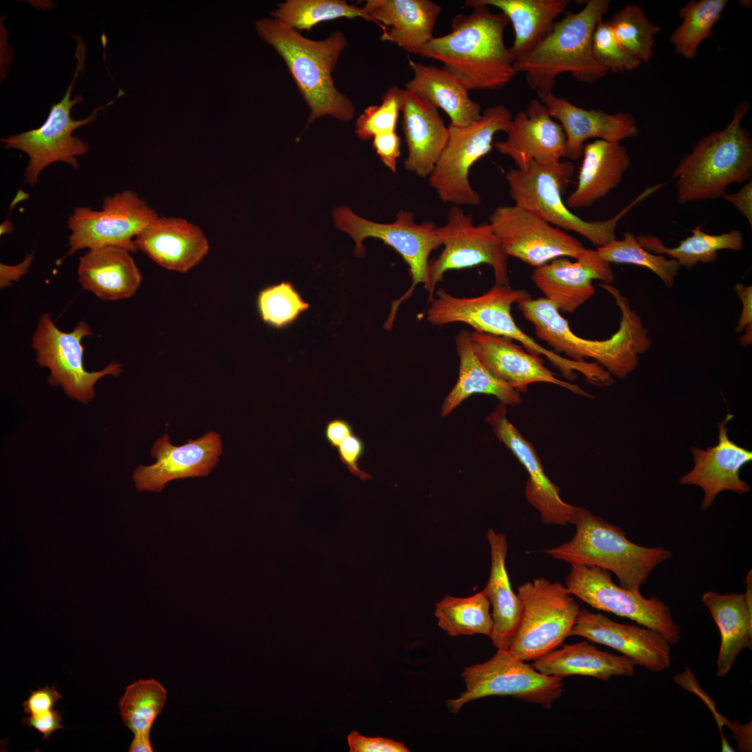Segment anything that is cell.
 Masks as SVG:
<instances>
[{
  "mask_svg": "<svg viewBox=\"0 0 752 752\" xmlns=\"http://www.w3.org/2000/svg\"><path fill=\"white\" fill-rule=\"evenodd\" d=\"M506 133L507 138L493 146L509 156L518 169H526L532 162L551 164L566 157L563 127L540 100L532 99L526 110L512 117Z\"/></svg>",
  "mask_w": 752,
  "mask_h": 752,
  "instance_id": "7402d4cb",
  "label": "cell"
},
{
  "mask_svg": "<svg viewBox=\"0 0 752 752\" xmlns=\"http://www.w3.org/2000/svg\"><path fill=\"white\" fill-rule=\"evenodd\" d=\"M157 216L155 210L132 190L106 196L99 210L77 207L68 220L70 233L66 256L80 250L107 246L135 252L136 237Z\"/></svg>",
  "mask_w": 752,
  "mask_h": 752,
  "instance_id": "9a60e30c",
  "label": "cell"
},
{
  "mask_svg": "<svg viewBox=\"0 0 752 752\" xmlns=\"http://www.w3.org/2000/svg\"><path fill=\"white\" fill-rule=\"evenodd\" d=\"M324 433L329 446L337 448L346 437L354 434V430L351 423L347 420L336 418L327 422Z\"/></svg>",
  "mask_w": 752,
  "mask_h": 752,
  "instance_id": "6f0895ef",
  "label": "cell"
},
{
  "mask_svg": "<svg viewBox=\"0 0 752 752\" xmlns=\"http://www.w3.org/2000/svg\"><path fill=\"white\" fill-rule=\"evenodd\" d=\"M752 571L745 579L744 593H705L702 602L718 626L721 643L717 657V675L725 677L740 652L752 647Z\"/></svg>",
  "mask_w": 752,
  "mask_h": 752,
  "instance_id": "4dcf8cb0",
  "label": "cell"
},
{
  "mask_svg": "<svg viewBox=\"0 0 752 752\" xmlns=\"http://www.w3.org/2000/svg\"><path fill=\"white\" fill-rule=\"evenodd\" d=\"M334 218L336 228L348 233L354 240L355 256L363 257V240L374 237L393 248L408 265L412 284L404 295L391 303L390 313L384 325L385 329L391 330L398 307L412 295L416 286L423 284L429 290V256L432 251L441 246L438 227L432 221L417 224L413 213L403 210L399 211L395 221L391 224L366 219L354 214L347 206L336 208Z\"/></svg>",
  "mask_w": 752,
  "mask_h": 752,
  "instance_id": "ba28073f",
  "label": "cell"
},
{
  "mask_svg": "<svg viewBox=\"0 0 752 752\" xmlns=\"http://www.w3.org/2000/svg\"><path fill=\"white\" fill-rule=\"evenodd\" d=\"M401 112L408 151L405 168L418 176H429L447 143L448 126L445 125L437 108L405 89Z\"/></svg>",
  "mask_w": 752,
  "mask_h": 752,
  "instance_id": "83f0119b",
  "label": "cell"
},
{
  "mask_svg": "<svg viewBox=\"0 0 752 752\" xmlns=\"http://www.w3.org/2000/svg\"><path fill=\"white\" fill-rule=\"evenodd\" d=\"M257 306L265 323L281 329L293 324L310 305L292 283L283 281L260 290Z\"/></svg>",
  "mask_w": 752,
  "mask_h": 752,
  "instance_id": "f6af8a7d",
  "label": "cell"
},
{
  "mask_svg": "<svg viewBox=\"0 0 752 752\" xmlns=\"http://www.w3.org/2000/svg\"><path fill=\"white\" fill-rule=\"evenodd\" d=\"M350 752H408L404 742L381 737H366L357 731L347 736Z\"/></svg>",
  "mask_w": 752,
  "mask_h": 752,
  "instance_id": "c3c4849f",
  "label": "cell"
},
{
  "mask_svg": "<svg viewBox=\"0 0 752 752\" xmlns=\"http://www.w3.org/2000/svg\"><path fill=\"white\" fill-rule=\"evenodd\" d=\"M373 146L382 162L395 173L397 159L400 155V139L396 132H386L374 136Z\"/></svg>",
  "mask_w": 752,
  "mask_h": 752,
  "instance_id": "816d5d0a",
  "label": "cell"
},
{
  "mask_svg": "<svg viewBox=\"0 0 752 752\" xmlns=\"http://www.w3.org/2000/svg\"><path fill=\"white\" fill-rule=\"evenodd\" d=\"M435 294L426 312V319L431 324L465 323L477 331L516 340L526 351L543 355L549 362L556 360L557 354L524 333L511 315L513 304L531 296L526 290L495 283L487 292L475 297H455L443 288H439Z\"/></svg>",
  "mask_w": 752,
  "mask_h": 752,
  "instance_id": "4fadbf2b",
  "label": "cell"
},
{
  "mask_svg": "<svg viewBox=\"0 0 752 752\" xmlns=\"http://www.w3.org/2000/svg\"><path fill=\"white\" fill-rule=\"evenodd\" d=\"M574 164L567 161L551 164L532 162L526 169H512L506 174L510 194L515 205L557 228L571 230L588 239L597 248L616 240L620 219L636 204L655 192L646 188L613 217L586 221L571 212L563 199L573 175Z\"/></svg>",
  "mask_w": 752,
  "mask_h": 752,
  "instance_id": "52a82bcc",
  "label": "cell"
},
{
  "mask_svg": "<svg viewBox=\"0 0 752 752\" xmlns=\"http://www.w3.org/2000/svg\"><path fill=\"white\" fill-rule=\"evenodd\" d=\"M726 0H700L687 2L679 11L682 23L671 36L676 54L694 59L700 43L711 37L727 5Z\"/></svg>",
  "mask_w": 752,
  "mask_h": 752,
  "instance_id": "ab89813d",
  "label": "cell"
},
{
  "mask_svg": "<svg viewBox=\"0 0 752 752\" xmlns=\"http://www.w3.org/2000/svg\"><path fill=\"white\" fill-rule=\"evenodd\" d=\"M455 345L460 358L459 377L442 404V417L475 393L494 395L506 406L522 403L520 393L493 375L478 359L471 346L469 331H460L455 337Z\"/></svg>",
  "mask_w": 752,
  "mask_h": 752,
  "instance_id": "8d00e7d4",
  "label": "cell"
},
{
  "mask_svg": "<svg viewBox=\"0 0 752 752\" xmlns=\"http://www.w3.org/2000/svg\"><path fill=\"white\" fill-rule=\"evenodd\" d=\"M484 591L464 597L446 595L435 604L438 626L451 637L483 634L490 636L492 617Z\"/></svg>",
  "mask_w": 752,
  "mask_h": 752,
  "instance_id": "f35d334b",
  "label": "cell"
},
{
  "mask_svg": "<svg viewBox=\"0 0 752 752\" xmlns=\"http://www.w3.org/2000/svg\"><path fill=\"white\" fill-rule=\"evenodd\" d=\"M336 449L340 462L352 475L362 480L372 479L373 477L361 469L359 465V460L365 451L364 443L360 437L352 434L346 437Z\"/></svg>",
  "mask_w": 752,
  "mask_h": 752,
  "instance_id": "681fc988",
  "label": "cell"
},
{
  "mask_svg": "<svg viewBox=\"0 0 752 752\" xmlns=\"http://www.w3.org/2000/svg\"><path fill=\"white\" fill-rule=\"evenodd\" d=\"M221 449L220 436L214 432L179 446L172 445L165 434L151 449L156 462L134 471L135 486L139 492H161L169 481L207 476L219 461Z\"/></svg>",
  "mask_w": 752,
  "mask_h": 752,
  "instance_id": "44dd1931",
  "label": "cell"
},
{
  "mask_svg": "<svg viewBox=\"0 0 752 752\" xmlns=\"http://www.w3.org/2000/svg\"><path fill=\"white\" fill-rule=\"evenodd\" d=\"M531 279L559 311L572 313L595 294L593 280L611 284L615 276L596 249H587L574 262L561 257L535 267Z\"/></svg>",
  "mask_w": 752,
  "mask_h": 752,
  "instance_id": "603a6c76",
  "label": "cell"
},
{
  "mask_svg": "<svg viewBox=\"0 0 752 752\" xmlns=\"http://www.w3.org/2000/svg\"><path fill=\"white\" fill-rule=\"evenodd\" d=\"M606 645L652 672L671 666V644L659 632L640 625L615 622L601 613L581 609L570 636Z\"/></svg>",
  "mask_w": 752,
  "mask_h": 752,
  "instance_id": "ffe728a7",
  "label": "cell"
},
{
  "mask_svg": "<svg viewBox=\"0 0 752 752\" xmlns=\"http://www.w3.org/2000/svg\"><path fill=\"white\" fill-rule=\"evenodd\" d=\"M522 604L518 632L509 647L524 661H534L562 645L581 610L565 586L539 577L517 588Z\"/></svg>",
  "mask_w": 752,
  "mask_h": 752,
  "instance_id": "8fae6325",
  "label": "cell"
},
{
  "mask_svg": "<svg viewBox=\"0 0 752 752\" xmlns=\"http://www.w3.org/2000/svg\"><path fill=\"white\" fill-rule=\"evenodd\" d=\"M34 259L33 253H27L23 260L15 265L0 264V288L11 287L29 273Z\"/></svg>",
  "mask_w": 752,
  "mask_h": 752,
  "instance_id": "11a10c76",
  "label": "cell"
},
{
  "mask_svg": "<svg viewBox=\"0 0 752 752\" xmlns=\"http://www.w3.org/2000/svg\"><path fill=\"white\" fill-rule=\"evenodd\" d=\"M272 18L297 31H309L320 22L341 17L365 20L382 27L363 8L350 5L344 0H287L271 12Z\"/></svg>",
  "mask_w": 752,
  "mask_h": 752,
  "instance_id": "60d3db41",
  "label": "cell"
},
{
  "mask_svg": "<svg viewBox=\"0 0 752 752\" xmlns=\"http://www.w3.org/2000/svg\"><path fill=\"white\" fill-rule=\"evenodd\" d=\"M636 665L629 657L600 650L587 641L563 645L532 664L539 672L561 679L578 675L604 681L613 676L632 677Z\"/></svg>",
  "mask_w": 752,
  "mask_h": 752,
  "instance_id": "e575fe53",
  "label": "cell"
},
{
  "mask_svg": "<svg viewBox=\"0 0 752 752\" xmlns=\"http://www.w3.org/2000/svg\"><path fill=\"white\" fill-rule=\"evenodd\" d=\"M29 195L27 193L24 192L22 189H19L18 190V191L17 192L15 196L13 199L12 202L10 203V207H9V212L10 213V212L13 210V207H15V205L17 203H20L22 201H24V200L27 199L29 198Z\"/></svg>",
  "mask_w": 752,
  "mask_h": 752,
  "instance_id": "91938a15",
  "label": "cell"
},
{
  "mask_svg": "<svg viewBox=\"0 0 752 752\" xmlns=\"http://www.w3.org/2000/svg\"><path fill=\"white\" fill-rule=\"evenodd\" d=\"M691 235L682 240L675 247H666L657 236L640 235L639 243L648 251L664 255L676 260L680 265L690 269L698 263H709L717 258L721 250L740 251L744 244V235L739 230H732L719 235L704 232L702 226H695Z\"/></svg>",
  "mask_w": 752,
  "mask_h": 752,
  "instance_id": "74e56055",
  "label": "cell"
},
{
  "mask_svg": "<svg viewBox=\"0 0 752 752\" xmlns=\"http://www.w3.org/2000/svg\"><path fill=\"white\" fill-rule=\"evenodd\" d=\"M130 251L107 246L88 249L79 258L77 275L80 285L104 301L132 297L142 276Z\"/></svg>",
  "mask_w": 752,
  "mask_h": 752,
  "instance_id": "f546056e",
  "label": "cell"
},
{
  "mask_svg": "<svg viewBox=\"0 0 752 752\" xmlns=\"http://www.w3.org/2000/svg\"><path fill=\"white\" fill-rule=\"evenodd\" d=\"M565 587L573 596L595 609L629 618L659 632L671 645L681 638L680 628L667 604L657 597L645 598L641 593L617 586L606 570L571 565Z\"/></svg>",
  "mask_w": 752,
  "mask_h": 752,
  "instance_id": "2e32d148",
  "label": "cell"
},
{
  "mask_svg": "<svg viewBox=\"0 0 752 752\" xmlns=\"http://www.w3.org/2000/svg\"><path fill=\"white\" fill-rule=\"evenodd\" d=\"M465 690L446 705L457 713L467 703L487 696H511L550 710L563 694V679L543 674L513 655L497 649L487 661L464 668Z\"/></svg>",
  "mask_w": 752,
  "mask_h": 752,
  "instance_id": "7c38bea8",
  "label": "cell"
},
{
  "mask_svg": "<svg viewBox=\"0 0 752 752\" xmlns=\"http://www.w3.org/2000/svg\"><path fill=\"white\" fill-rule=\"evenodd\" d=\"M569 0H468L464 5H485L501 10L511 22L515 39L508 47L513 61L536 45L548 33Z\"/></svg>",
  "mask_w": 752,
  "mask_h": 752,
  "instance_id": "d590c367",
  "label": "cell"
},
{
  "mask_svg": "<svg viewBox=\"0 0 752 752\" xmlns=\"http://www.w3.org/2000/svg\"><path fill=\"white\" fill-rule=\"evenodd\" d=\"M412 78L405 90L412 91L444 111L451 125L464 127L477 120L482 114L480 104L473 100L467 87L454 75L435 66L426 65L409 59Z\"/></svg>",
  "mask_w": 752,
  "mask_h": 752,
  "instance_id": "836d02e7",
  "label": "cell"
},
{
  "mask_svg": "<svg viewBox=\"0 0 752 752\" xmlns=\"http://www.w3.org/2000/svg\"><path fill=\"white\" fill-rule=\"evenodd\" d=\"M382 27L380 40L416 54L434 36L441 6L430 0H368L362 7Z\"/></svg>",
  "mask_w": 752,
  "mask_h": 752,
  "instance_id": "f1b7e54d",
  "label": "cell"
},
{
  "mask_svg": "<svg viewBox=\"0 0 752 752\" xmlns=\"http://www.w3.org/2000/svg\"><path fill=\"white\" fill-rule=\"evenodd\" d=\"M735 291L742 304V313L736 327V332L743 335L739 338L742 346H747L752 343V286H746L737 283Z\"/></svg>",
  "mask_w": 752,
  "mask_h": 752,
  "instance_id": "f907efd6",
  "label": "cell"
},
{
  "mask_svg": "<svg viewBox=\"0 0 752 752\" xmlns=\"http://www.w3.org/2000/svg\"><path fill=\"white\" fill-rule=\"evenodd\" d=\"M596 250L609 263L630 264L650 269L668 288L673 287L681 267L676 260L668 259L664 255L652 253L644 249L630 232L625 233L622 240L616 239Z\"/></svg>",
  "mask_w": 752,
  "mask_h": 752,
  "instance_id": "7bdbcfd3",
  "label": "cell"
},
{
  "mask_svg": "<svg viewBox=\"0 0 752 752\" xmlns=\"http://www.w3.org/2000/svg\"><path fill=\"white\" fill-rule=\"evenodd\" d=\"M92 335V329L84 321L79 322L72 331L65 332L45 313L39 318L31 342L38 366L49 370V384L61 387L68 397L84 404L93 399L95 386L100 379L118 376L122 371L120 363L116 361L100 370L85 369L81 341Z\"/></svg>",
  "mask_w": 752,
  "mask_h": 752,
  "instance_id": "5bb4252c",
  "label": "cell"
},
{
  "mask_svg": "<svg viewBox=\"0 0 752 752\" xmlns=\"http://www.w3.org/2000/svg\"><path fill=\"white\" fill-rule=\"evenodd\" d=\"M733 417L728 414L718 423V444L707 449L691 448L694 467L680 478V485H693L702 488L704 496L700 503L708 509L717 495L725 490L739 494L750 492L749 485L739 476L741 469L752 460V452L735 443L728 437L726 425Z\"/></svg>",
  "mask_w": 752,
  "mask_h": 752,
  "instance_id": "d4e9b609",
  "label": "cell"
},
{
  "mask_svg": "<svg viewBox=\"0 0 752 752\" xmlns=\"http://www.w3.org/2000/svg\"><path fill=\"white\" fill-rule=\"evenodd\" d=\"M610 3L609 0H588L581 10L567 12L536 45L513 61L517 74H525L538 96L552 93L562 73L569 72L577 81L590 84L609 72L595 60L592 39Z\"/></svg>",
  "mask_w": 752,
  "mask_h": 752,
  "instance_id": "277c9868",
  "label": "cell"
},
{
  "mask_svg": "<svg viewBox=\"0 0 752 752\" xmlns=\"http://www.w3.org/2000/svg\"><path fill=\"white\" fill-rule=\"evenodd\" d=\"M403 103V89L396 86L389 88L379 105L364 109L355 123V133L361 140L395 131L398 116Z\"/></svg>",
  "mask_w": 752,
  "mask_h": 752,
  "instance_id": "bcb514c9",
  "label": "cell"
},
{
  "mask_svg": "<svg viewBox=\"0 0 752 752\" xmlns=\"http://www.w3.org/2000/svg\"><path fill=\"white\" fill-rule=\"evenodd\" d=\"M486 536L490 548L491 567L487 583L483 590L492 609L493 625L489 638L496 649H508L519 628L522 604L511 588L506 567V535L489 528Z\"/></svg>",
  "mask_w": 752,
  "mask_h": 752,
  "instance_id": "d6a6232c",
  "label": "cell"
},
{
  "mask_svg": "<svg viewBox=\"0 0 752 752\" xmlns=\"http://www.w3.org/2000/svg\"><path fill=\"white\" fill-rule=\"evenodd\" d=\"M574 191L567 197L568 208L593 205L620 185L631 165L627 148L620 142L602 139L585 143Z\"/></svg>",
  "mask_w": 752,
  "mask_h": 752,
  "instance_id": "1f68e13d",
  "label": "cell"
},
{
  "mask_svg": "<svg viewBox=\"0 0 752 752\" xmlns=\"http://www.w3.org/2000/svg\"><path fill=\"white\" fill-rule=\"evenodd\" d=\"M749 103H741L730 122L697 142L682 157L672 174L680 204L721 198L733 183L752 176V139L742 126Z\"/></svg>",
  "mask_w": 752,
  "mask_h": 752,
  "instance_id": "5b68a950",
  "label": "cell"
},
{
  "mask_svg": "<svg viewBox=\"0 0 752 752\" xmlns=\"http://www.w3.org/2000/svg\"><path fill=\"white\" fill-rule=\"evenodd\" d=\"M614 298L620 309L619 327L609 338L590 340L573 333L558 308L545 297L524 298L517 302L518 309L534 327L536 336L557 354L579 362L593 359L612 376L625 379L638 366L639 355L652 345L648 331L628 299L611 284L599 285Z\"/></svg>",
  "mask_w": 752,
  "mask_h": 752,
  "instance_id": "7a4b0ae2",
  "label": "cell"
},
{
  "mask_svg": "<svg viewBox=\"0 0 752 752\" xmlns=\"http://www.w3.org/2000/svg\"><path fill=\"white\" fill-rule=\"evenodd\" d=\"M137 250L162 267L187 272L207 254V237L198 226L180 217L159 215L135 238Z\"/></svg>",
  "mask_w": 752,
  "mask_h": 752,
  "instance_id": "4316f807",
  "label": "cell"
},
{
  "mask_svg": "<svg viewBox=\"0 0 752 752\" xmlns=\"http://www.w3.org/2000/svg\"><path fill=\"white\" fill-rule=\"evenodd\" d=\"M166 697V689L155 679H141L130 684L119 701L124 724L133 733L150 731Z\"/></svg>",
  "mask_w": 752,
  "mask_h": 752,
  "instance_id": "b9f144b4",
  "label": "cell"
},
{
  "mask_svg": "<svg viewBox=\"0 0 752 752\" xmlns=\"http://www.w3.org/2000/svg\"><path fill=\"white\" fill-rule=\"evenodd\" d=\"M76 56L77 67L72 81L62 99L52 105L45 123L36 129L1 139L5 148L18 150L28 155L29 162L24 171L26 185L34 186L41 172L55 162H65L77 169V157L86 154L89 147L83 139L74 136L73 132L95 120L98 111L115 100L95 108L84 119L72 118V107L83 101L81 95L71 99L78 73L84 69L85 49L81 42H78Z\"/></svg>",
  "mask_w": 752,
  "mask_h": 752,
  "instance_id": "30bf717a",
  "label": "cell"
},
{
  "mask_svg": "<svg viewBox=\"0 0 752 752\" xmlns=\"http://www.w3.org/2000/svg\"><path fill=\"white\" fill-rule=\"evenodd\" d=\"M538 97L562 126L566 137V157L572 160L581 157L589 139L620 142L639 133L635 118L629 112L609 113L598 108L585 109L553 92Z\"/></svg>",
  "mask_w": 752,
  "mask_h": 752,
  "instance_id": "484cf974",
  "label": "cell"
},
{
  "mask_svg": "<svg viewBox=\"0 0 752 752\" xmlns=\"http://www.w3.org/2000/svg\"><path fill=\"white\" fill-rule=\"evenodd\" d=\"M471 8L454 17L450 33L433 37L416 54L441 62L469 91L501 88L517 74L504 42L510 22L487 6Z\"/></svg>",
  "mask_w": 752,
  "mask_h": 752,
  "instance_id": "6da1fadb",
  "label": "cell"
},
{
  "mask_svg": "<svg viewBox=\"0 0 752 752\" xmlns=\"http://www.w3.org/2000/svg\"><path fill=\"white\" fill-rule=\"evenodd\" d=\"M471 346L480 361L496 378L519 393L535 382H547L579 395L593 398L577 384L558 379L544 365V360L506 337L485 332H470Z\"/></svg>",
  "mask_w": 752,
  "mask_h": 752,
  "instance_id": "cb8c5ba5",
  "label": "cell"
},
{
  "mask_svg": "<svg viewBox=\"0 0 752 752\" xmlns=\"http://www.w3.org/2000/svg\"><path fill=\"white\" fill-rule=\"evenodd\" d=\"M61 714L56 710L24 716L22 721L24 726L34 728L41 733L44 739H48L56 730L63 728L61 724Z\"/></svg>",
  "mask_w": 752,
  "mask_h": 752,
  "instance_id": "db71d44e",
  "label": "cell"
},
{
  "mask_svg": "<svg viewBox=\"0 0 752 752\" xmlns=\"http://www.w3.org/2000/svg\"><path fill=\"white\" fill-rule=\"evenodd\" d=\"M13 223L7 219L0 225V235L2 236L6 234L11 233L13 231Z\"/></svg>",
  "mask_w": 752,
  "mask_h": 752,
  "instance_id": "94428289",
  "label": "cell"
},
{
  "mask_svg": "<svg viewBox=\"0 0 752 752\" xmlns=\"http://www.w3.org/2000/svg\"><path fill=\"white\" fill-rule=\"evenodd\" d=\"M437 231L444 249L438 258L429 261L428 303L434 297L436 285L451 269L487 264L493 268L495 283L510 285L508 256L489 224L475 225L471 216L454 205L448 212L447 223L438 227Z\"/></svg>",
  "mask_w": 752,
  "mask_h": 752,
  "instance_id": "e0dca14e",
  "label": "cell"
},
{
  "mask_svg": "<svg viewBox=\"0 0 752 752\" xmlns=\"http://www.w3.org/2000/svg\"><path fill=\"white\" fill-rule=\"evenodd\" d=\"M609 22L616 38L625 50L641 63L651 59L655 36L661 32V28L650 22L639 6H624Z\"/></svg>",
  "mask_w": 752,
  "mask_h": 752,
  "instance_id": "ee69618b",
  "label": "cell"
},
{
  "mask_svg": "<svg viewBox=\"0 0 752 752\" xmlns=\"http://www.w3.org/2000/svg\"><path fill=\"white\" fill-rule=\"evenodd\" d=\"M512 119L510 110L497 104L485 109L477 120L467 126L448 125L447 143L429 175L430 185L442 201L480 204V197L469 183L470 169L492 150L494 135L506 132Z\"/></svg>",
  "mask_w": 752,
  "mask_h": 752,
  "instance_id": "9c48e42d",
  "label": "cell"
},
{
  "mask_svg": "<svg viewBox=\"0 0 752 752\" xmlns=\"http://www.w3.org/2000/svg\"><path fill=\"white\" fill-rule=\"evenodd\" d=\"M61 698L54 686L30 691L28 698L22 703L24 712L29 715H36L50 711Z\"/></svg>",
  "mask_w": 752,
  "mask_h": 752,
  "instance_id": "f5cc1de1",
  "label": "cell"
},
{
  "mask_svg": "<svg viewBox=\"0 0 752 752\" xmlns=\"http://www.w3.org/2000/svg\"><path fill=\"white\" fill-rule=\"evenodd\" d=\"M592 49L595 60L609 71L629 72L641 64L620 44L609 21L602 20L596 26Z\"/></svg>",
  "mask_w": 752,
  "mask_h": 752,
  "instance_id": "7dc6e473",
  "label": "cell"
},
{
  "mask_svg": "<svg viewBox=\"0 0 752 752\" xmlns=\"http://www.w3.org/2000/svg\"><path fill=\"white\" fill-rule=\"evenodd\" d=\"M507 406L500 402L485 421L493 432L525 468L528 478L524 494L528 503L540 514L544 524L565 526L572 524L578 507L565 502L560 489L546 475L533 445L508 420Z\"/></svg>",
  "mask_w": 752,
  "mask_h": 752,
  "instance_id": "d6986e66",
  "label": "cell"
},
{
  "mask_svg": "<svg viewBox=\"0 0 752 752\" xmlns=\"http://www.w3.org/2000/svg\"><path fill=\"white\" fill-rule=\"evenodd\" d=\"M256 30L284 61L310 109L308 125L324 116L343 121L353 119V102L336 88L332 78L347 45L342 31L337 30L324 40H314L274 18L258 20Z\"/></svg>",
  "mask_w": 752,
  "mask_h": 752,
  "instance_id": "3957f363",
  "label": "cell"
},
{
  "mask_svg": "<svg viewBox=\"0 0 752 752\" xmlns=\"http://www.w3.org/2000/svg\"><path fill=\"white\" fill-rule=\"evenodd\" d=\"M150 731H143L134 733V738L129 746L130 752H152L150 739Z\"/></svg>",
  "mask_w": 752,
  "mask_h": 752,
  "instance_id": "680465c9",
  "label": "cell"
},
{
  "mask_svg": "<svg viewBox=\"0 0 752 752\" xmlns=\"http://www.w3.org/2000/svg\"><path fill=\"white\" fill-rule=\"evenodd\" d=\"M572 524L576 527L574 537L545 552L570 565L596 566L611 571L620 586L634 593H641V586L652 572L672 557L671 551L662 547H648L633 542L622 528L583 507H578Z\"/></svg>",
  "mask_w": 752,
  "mask_h": 752,
  "instance_id": "8992f818",
  "label": "cell"
},
{
  "mask_svg": "<svg viewBox=\"0 0 752 752\" xmlns=\"http://www.w3.org/2000/svg\"><path fill=\"white\" fill-rule=\"evenodd\" d=\"M489 224L508 256L535 267L561 257L579 259L587 250L572 235L515 204L497 207Z\"/></svg>",
  "mask_w": 752,
  "mask_h": 752,
  "instance_id": "ac0fdd59",
  "label": "cell"
},
{
  "mask_svg": "<svg viewBox=\"0 0 752 752\" xmlns=\"http://www.w3.org/2000/svg\"><path fill=\"white\" fill-rule=\"evenodd\" d=\"M722 198L729 202L745 217L750 226H752V181L744 183V186L734 193L725 192Z\"/></svg>",
  "mask_w": 752,
  "mask_h": 752,
  "instance_id": "9f6ffc18",
  "label": "cell"
}]
</instances>
